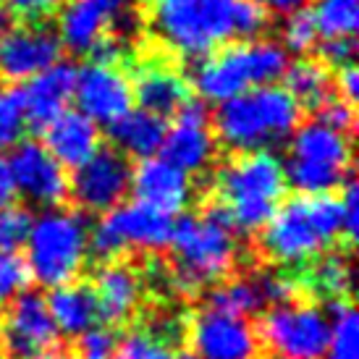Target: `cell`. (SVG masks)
Masks as SVG:
<instances>
[{
    "label": "cell",
    "mask_w": 359,
    "mask_h": 359,
    "mask_svg": "<svg viewBox=\"0 0 359 359\" xmlns=\"http://www.w3.org/2000/svg\"><path fill=\"white\" fill-rule=\"evenodd\" d=\"M259 341L273 359H323L330 341V315L318 304H270L259 320Z\"/></svg>",
    "instance_id": "obj_10"
},
{
    "label": "cell",
    "mask_w": 359,
    "mask_h": 359,
    "mask_svg": "<svg viewBox=\"0 0 359 359\" xmlns=\"http://www.w3.org/2000/svg\"><path fill=\"white\" fill-rule=\"evenodd\" d=\"M131 0H63L58 13V40L74 55L92 50L129 19Z\"/></svg>",
    "instance_id": "obj_11"
},
{
    "label": "cell",
    "mask_w": 359,
    "mask_h": 359,
    "mask_svg": "<svg viewBox=\"0 0 359 359\" xmlns=\"http://www.w3.org/2000/svg\"><path fill=\"white\" fill-rule=\"evenodd\" d=\"M339 97H344L346 102H357V95H359V74H357V66L349 63V66H341L339 69Z\"/></svg>",
    "instance_id": "obj_42"
},
{
    "label": "cell",
    "mask_w": 359,
    "mask_h": 359,
    "mask_svg": "<svg viewBox=\"0 0 359 359\" xmlns=\"http://www.w3.org/2000/svg\"><path fill=\"white\" fill-rule=\"evenodd\" d=\"M318 45V29H315V21H312V13L304 8L294 11L286 16V24H283V50L286 53H297V55H304L312 48Z\"/></svg>",
    "instance_id": "obj_34"
},
{
    "label": "cell",
    "mask_w": 359,
    "mask_h": 359,
    "mask_svg": "<svg viewBox=\"0 0 359 359\" xmlns=\"http://www.w3.org/2000/svg\"><path fill=\"white\" fill-rule=\"evenodd\" d=\"M176 359H202V357H197L194 351H184V354H179Z\"/></svg>",
    "instance_id": "obj_47"
},
{
    "label": "cell",
    "mask_w": 359,
    "mask_h": 359,
    "mask_svg": "<svg viewBox=\"0 0 359 359\" xmlns=\"http://www.w3.org/2000/svg\"><path fill=\"white\" fill-rule=\"evenodd\" d=\"M312 21L323 40H354L359 27V0H315Z\"/></svg>",
    "instance_id": "obj_29"
},
{
    "label": "cell",
    "mask_w": 359,
    "mask_h": 359,
    "mask_svg": "<svg viewBox=\"0 0 359 359\" xmlns=\"http://www.w3.org/2000/svg\"><path fill=\"white\" fill-rule=\"evenodd\" d=\"M95 304H97V320L108 328L123 325L134 318V312L142 302V280L137 270L126 262H102V268L95 276Z\"/></svg>",
    "instance_id": "obj_22"
},
{
    "label": "cell",
    "mask_w": 359,
    "mask_h": 359,
    "mask_svg": "<svg viewBox=\"0 0 359 359\" xmlns=\"http://www.w3.org/2000/svg\"><path fill=\"white\" fill-rule=\"evenodd\" d=\"M173 236V218L144 202L116 205L102 212L90 231V252L100 262H113L131 250L163 252Z\"/></svg>",
    "instance_id": "obj_9"
},
{
    "label": "cell",
    "mask_w": 359,
    "mask_h": 359,
    "mask_svg": "<svg viewBox=\"0 0 359 359\" xmlns=\"http://www.w3.org/2000/svg\"><path fill=\"white\" fill-rule=\"evenodd\" d=\"M289 66V53L273 40H239L229 42L210 53L191 71V84L205 102H220L241 92L276 84Z\"/></svg>",
    "instance_id": "obj_6"
},
{
    "label": "cell",
    "mask_w": 359,
    "mask_h": 359,
    "mask_svg": "<svg viewBox=\"0 0 359 359\" xmlns=\"http://www.w3.org/2000/svg\"><path fill=\"white\" fill-rule=\"evenodd\" d=\"M29 229L32 215L27 208H16V205L0 208V250L16 252L19 247H24Z\"/></svg>",
    "instance_id": "obj_35"
},
{
    "label": "cell",
    "mask_w": 359,
    "mask_h": 359,
    "mask_svg": "<svg viewBox=\"0 0 359 359\" xmlns=\"http://www.w3.org/2000/svg\"><path fill=\"white\" fill-rule=\"evenodd\" d=\"M60 3L63 0H3V8L8 11L11 16H16V19L40 24V21H45L60 8Z\"/></svg>",
    "instance_id": "obj_40"
},
{
    "label": "cell",
    "mask_w": 359,
    "mask_h": 359,
    "mask_svg": "<svg viewBox=\"0 0 359 359\" xmlns=\"http://www.w3.org/2000/svg\"><path fill=\"white\" fill-rule=\"evenodd\" d=\"M131 90L140 108L150 110L160 118L176 116L191 100V84L170 63H163V60L140 63L131 79Z\"/></svg>",
    "instance_id": "obj_21"
},
{
    "label": "cell",
    "mask_w": 359,
    "mask_h": 359,
    "mask_svg": "<svg viewBox=\"0 0 359 359\" xmlns=\"http://www.w3.org/2000/svg\"><path fill=\"white\" fill-rule=\"evenodd\" d=\"M259 291L265 304H283V302H294L302 291V280L291 276L289 270H276V273H265L257 276Z\"/></svg>",
    "instance_id": "obj_36"
},
{
    "label": "cell",
    "mask_w": 359,
    "mask_h": 359,
    "mask_svg": "<svg viewBox=\"0 0 359 359\" xmlns=\"http://www.w3.org/2000/svg\"><path fill=\"white\" fill-rule=\"evenodd\" d=\"M48 309L53 315V323L58 328L60 336L69 339H79L84 330L97 325V304H95V294L90 286L84 283H63L55 286L53 294L48 297Z\"/></svg>",
    "instance_id": "obj_25"
},
{
    "label": "cell",
    "mask_w": 359,
    "mask_h": 359,
    "mask_svg": "<svg viewBox=\"0 0 359 359\" xmlns=\"http://www.w3.org/2000/svg\"><path fill=\"white\" fill-rule=\"evenodd\" d=\"M131 187V165L116 147H100L87 163L74 168L69 194L84 212H108L123 202Z\"/></svg>",
    "instance_id": "obj_13"
},
{
    "label": "cell",
    "mask_w": 359,
    "mask_h": 359,
    "mask_svg": "<svg viewBox=\"0 0 359 359\" xmlns=\"http://www.w3.org/2000/svg\"><path fill=\"white\" fill-rule=\"evenodd\" d=\"M191 351L202 359H257L259 336L250 318L226 315L212 307L197 312L189 323Z\"/></svg>",
    "instance_id": "obj_15"
},
{
    "label": "cell",
    "mask_w": 359,
    "mask_h": 359,
    "mask_svg": "<svg viewBox=\"0 0 359 359\" xmlns=\"http://www.w3.org/2000/svg\"><path fill=\"white\" fill-rule=\"evenodd\" d=\"M34 359H76V357H74V354H69V351L50 349V351H45V354H40V357H34Z\"/></svg>",
    "instance_id": "obj_46"
},
{
    "label": "cell",
    "mask_w": 359,
    "mask_h": 359,
    "mask_svg": "<svg viewBox=\"0 0 359 359\" xmlns=\"http://www.w3.org/2000/svg\"><path fill=\"white\" fill-rule=\"evenodd\" d=\"M170 118L173 121H170V126H165V137H163V147H160L163 158L179 165L181 170H187L189 176L208 170L210 163L215 160L218 140L210 126L205 105L189 100Z\"/></svg>",
    "instance_id": "obj_17"
},
{
    "label": "cell",
    "mask_w": 359,
    "mask_h": 359,
    "mask_svg": "<svg viewBox=\"0 0 359 359\" xmlns=\"http://www.w3.org/2000/svg\"><path fill=\"white\" fill-rule=\"evenodd\" d=\"M60 333L53 323L48 302L40 294L24 291L8 304L0 323V349L11 359H34L55 349Z\"/></svg>",
    "instance_id": "obj_12"
},
{
    "label": "cell",
    "mask_w": 359,
    "mask_h": 359,
    "mask_svg": "<svg viewBox=\"0 0 359 359\" xmlns=\"http://www.w3.org/2000/svg\"><path fill=\"white\" fill-rule=\"evenodd\" d=\"M325 126L330 129L341 131V134H346L351 137V131H354V105L346 102L344 97H328V100L320 105V118Z\"/></svg>",
    "instance_id": "obj_39"
},
{
    "label": "cell",
    "mask_w": 359,
    "mask_h": 359,
    "mask_svg": "<svg viewBox=\"0 0 359 359\" xmlns=\"http://www.w3.org/2000/svg\"><path fill=\"white\" fill-rule=\"evenodd\" d=\"M63 45L58 32L42 24L11 29L0 48V74L11 81H27L60 60Z\"/></svg>",
    "instance_id": "obj_18"
},
{
    "label": "cell",
    "mask_w": 359,
    "mask_h": 359,
    "mask_svg": "<svg viewBox=\"0 0 359 359\" xmlns=\"http://www.w3.org/2000/svg\"><path fill=\"white\" fill-rule=\"evenodd\" d=\"M113 354L118 359H176L168 341L160 339L158 333H152L150 328L126 333L116 344Z\"/></svg>",
    "instance_id": "obj_31"
},
{
    "label": "cell",
    "mask_w": 359,
    "mask_h": 359,
    "mask_svg": "<svg viewBox=\"0 0 359 359\" xmlns=\"http://www.w3.org/2000/svg\"><path fill=\"white\" fill-rule=\"evenodd\" d=\"M27 265L34 280L55 289L74 283L87 265L90 226L79 210L50 208L40 218H32L27 236Z\"/></svg>",
    "instance_id": "obj_7"
},
{
    "label": "cell",
    "mask_w": 359,
    "mask_h": 359,
    "mask_svg": "<svg viewBox=\"0 0 359 359\" xmlns=\"http://www.w3.org/2000/svg\"><path fill=\"white\" fill-rule=\"evenodd\" d=\"M330 341L323 359H359V318L349 299L330 302Z\"/></svg>",
    "instance_id": "obj_30"
},
{
    "label": "cell",
    "mask_w": 359,
    "mask_h": 359,
    "mask_svg": "<svg viewBox=\"0 0 359 359\" xmlns=\"http://www.w3.org/2000/svg\"><path fill=\"white\" fill-rule=\"evenodd\" d=\"M302 286L315 291L325 299H346L351 291V265L339 252H325L318 259L309 262Z\"/></svg>",
    "instance_id": "obj_27"
},
{
    "label": "cell",
    "mask_w": 359,
    "mask_h": 359,
    "mask_svg": "<svg viewBox=\"0 0 359 359\" xmlns=\"http://www.w3.org/2000/svg\"><path fill=\"white\" fill-rule=\"evenodd\" d=\"M259 247L283 268L309 265L344 236L341 205L333 194H299L276 208L262 226Z\"/></svg>",
    "instance_id": "obj_3"
},
{
    "label": "cell",
    "mask_w": 359,
    "mask_h": 359,
    "mask_svg": "<svg viewBox=\"0 0 359 359\" xmlns=\"http://www.w3.org/2000/svg\"><path fill=\"white\" fill-rule=\"evenodd\" d=\"M8 165L16 191L32 205L58 208L69 197V173L40 142H16Z\"/></svg>",
    "instance_id": "obj_16"
},
{
    "label": "cell",
    "mask_w": 359,
    "mask_h": 359,
    "mask_svg": "<svg viewBox=\"0 0 359 359\" xmlns=\"http://www.w3.org/2000/svg\"><path fill=\"white\" fill-rule=\"evenodd\" d=\"M24 129H27V121H24L19 87L0 84V150H8L16 142H21Z\"/></svg>",
    "instance_id": "obj_33"
},
{
    "label": "cell",
    "mask_w": 359,
    "mask_h": 359,
    "mask_svg": "<svg viewBox=\"0 0 359 359\" xmlns=\"http://www.w3.org/2000/svg\"><path fill=\"white\" fill-rule=\"evenodd\" d=\"M302 121V105L283 87L262 84L220 102L212 131L233 152H257L286 142Z\"/></svg>",
    "instance_id": "obj_4"
},
{
    "label": "cell",
    "mask_w": 359,
    "mask_h": 359,
    "mask_svg": "<svg viewBox=\"0 0 359 359\" xmlns=\"http://www.w3.org/2000/svg\"><path fill=\"white\" fill-rule=\"evenodd\" d=\"M116 333L108 325H92L79 336V357L76 359H110L116 351Z\"/></svg>",
    "instance_id": "obj_37"
},
{
    "label": "cell",
    "mask_w": 359,
    "mask_h": 359,
    "mask_svg": "<svg viewBox=\"0 0 359 359\" xmlns=\"http://www.w3.org/2000/svg\"><path fill=\"white\" fill-rule=\"evenodd\" d=\"M339 205H341V233H344L346 241L354 247L357 231H359V194H357V184L351 181V176L344 181V187H341Z\"/></svg>",
    "instance_id": "obj_38"
},
{
    "label": "cell",
    "mask_w": 359,
    "mask_h": 359,
    "mask_svg": "<svg viewBox=\"0 0 359 359\" xmlns=\"http://www.w3.org/2000/svg\"><path fill=\"white\" fill-rule=\"evenodd\" d=\"M165 118H160L150 110L131 108L123 113L118 121H113L108 126L110 142L121 155H131V158H152L158 155L163 147V137H165Z\"/></svg>",
    "instance_id": "obj_24"
},
{
    "label": "cell",
    "mask_w": 359,
    "mask_h": 359,
    "mask_svg": "<svg viewBox=\"0 0 359 359\" xmlns=\"http://www.w3.org/2000/svg\"><path fill=\"white\" fill-rule=\"evenodd\" d=\"M131 191L137 202H144L150 208L179 215L191 202V179L187 170L173 165L165 158H142L137 168H131Z\"/></svg>",
    "instance_id": "obj_19"
},
{
    "label": "cell",
    "mask_w": 359,
    "mask_h": 359,
    "mask_svg": "<svg viewBox=\"0 0 359 359\" xmlns=\"http://www.w3.org/2000/svg\"><path fill=\"white\" fill-rule=\"evenodd\" d=\"M255 6H259L262 11H270V13H280V16H289L294 11L304 8L307 0H252Z\"/></svg>",
    "instance_id": "obj_44"
},
{
    "label": "cell",
    "mask_w": 359,
    "mask_h": 359,
    "mask_svg": "<svg viewBox=\"0 0 359 359\" xmlns=\"http://www.w3.org/2000/svg\"><path fill=\"white\" fill-rule=\"evenodd\" d=\"M283 79H286L283 90L289 92L302 108L318 110L328 97H333L330 66H325L323 60L299 58L297 63H289L283 71Z\"/></svg>",
    "instance_id": "obj_26"
},
{
    "label": "cell",
    "mask_w": 359,
    "mask_h": 359,
    "mask_svg": "<svg viewBox=\"0 0 359 359\" xmlns=\"http://www.w3.org/2000/svg\"><path fill=\"white\" fill-rule=\"evenodd\" d=\"M74 97L81 113L97 126H110L134 105L129 74L121 69V63L105 60H90L84 69L76 71Z\"/></svg>",
    "instance_id": "obj_14"
},
{
    "label": "cell",
    "mask_w": 359,
    "mask_h": 359,
    "mask_svg": "<svg viewBox=\"0 0 359 359\" xmlns=\"http://www.w3.org/2000/svg\"><path fill=\"white\" fill-rule=\"evenodd\" d=\"M8 32H11V13L0 6V48H3V40H6Z\"/></svg>",
    "instance_id": "obj_45"
},
{
    "label": "cell",
    "mask_w": 359,
    "mask_h": 359,
    "mask_svg": "<svg viewBox=\"0 0 359 359\" xmlns=\"http://www.w3.org/2000/svg\"><path fill=\"white\" fill-rule=\"evenodd\" d=\"M45 147L63 168H79L81 163L100 150V126L87 118L81 110H63L58 118L48 123Z\"/></svg>",
    "instance_id": "obj_23"
},
{
    "label": "cell",
    "mask_w": 359,
    "mask_h": 359,
    "mask_svg": "<svg viewBox=\"0 0 359 359\" xmlns=\"http://www.w3.org/2000/svg\"><path fill=\"white\" fill-rule=\"evenodd\" d=\"M74 79H76V69L71 63L58 60L50 69L27 79L24 87H19L24 121L29 129L45 131L53 118H58L69 108L74 97Z\"/></svg>",
    "instance_id": "obj_20"
},
{
    "label": "cell",
    "mask_w": 359,
    "mask_h": 359,
    "mask_svg": "<svg viewBox=\"0 0 359 359\" xmlns=\"http://www.w3.org/2000/svg\"><path fill=\"white\" fill-rule=\"evenodd\" d=\"M283 163L268 150L239 152L215 176V205L239 233H257L286 194Z\"/></svg>",
    "instance_id": "obj_5"
},
{
    "label": "cell",
    "mask_w": 359,
    "mask_h": 359,
    "mask_svg": "<svg viewBox=\"0 0 359 359\" xmlns=\"http://www.w3.org/2000/svg\"><path fill=\"white\" fill-rule=\"evenodd\" d=\"M29 265L19 252L0 250V309L29 289Z\"/></svg>",
    "instance_id": "obj_32"
},
{
    "label": "cell",
    "mask_w": 359,
    "mask_h": 359,
    "mask_svg": "<svg viewBox=\"0 0 359 359\" xmlns=\"http://www.w3.org/2000/svg\"><path fill=\"white\" fill-rule=\"evenodd\" d=\"M150 24L168 50L200 60L231 40L259 37L268 11L252 0H150Z\"/></svg>",
    "instance_id": "obj_1"
},
{
    "label": "cell",
    "mask_w": 359,
    "mask_h": 359,
    "mask_svg": "<svg viewBox=\"0 0 359 359\" xmlns=\"http://www.w3.org/2000/svg\"><path fill=\"white\" fill-rule=\"evenodd\" d=\"M286 184L299 194H330L351 173V140L323 121H309L289 137Z\"/></svg>",
    "instance_id": "obj_8"
},
{
    "label": "cell",
    "mask_w": 359,
    "mask_h": 359,
    "mask_svg": "<svg viewBox=\"0 0 359 359\" xmlns=\"http://www.w3.org/2000/svg\"><path fill=\"white\" fill-rule=\"evenodd\" d=\"M354 53H357V42L354 40H325L323 48H320V55H323V63L325 66H349L354 63Z\"/></svg>",
    "instance_id": "obj_41"
},
{
    "label": "cell",
    "mask_w": 359,
    "mask_h": 359,
    "mask_svg": "<svg viewBox=\"0 0 359 359\" xmlns=\"http://www.w3.org/2000/svg\"><path fill=\"white\" fill-rule=\"evenodd\" d=\"M168 247L173 250L170 283L184 297H194L226 280L239 259L236 233L218 205L173 223Z\"/></svg>",
    "instance_id": "obj_2"
},
{
    "label": "cell",
    "mask_w": 359,
    "mask_h": 359,
    "mask_svg": "<svg viewBox=\"0 0 359 359\" xmlns=\"http://www.w3.org/2000/svg\"><path fill=\"white\" fill-rule=\"evenodd\" d=\"M257 359H259V357H257ZM270 359H273V357H270Z\"/></svg>",
    "instance_id": "obj_48"
},
{
    "label": "cell",
    "mask_w": 359,
    "mask_h": 359,
    "mask_svg": "<svg viewBox=\"0 0 359 359\" xmlns=\"http://www.w3.org/2000/svg\"><path fill=\"white\" fill-rule=\"evenodd\" d=\"M16 194H19V191H16L13 176H11L8 158H3V152H0V208H6V205H13Z\"/></svg>",
    "instance_id": "obj_43"
},
{
    "label": "cell",
    "mask_w": 359,
    "mask_h": 359,
    "mask_svg": "<svg viewBox=\"0 0 359 359\" xmlns=\"http://www.w3.org/2000/svg\"><path fill=\"white\" fill-rule=\"evenodd\" d=\"M208 307L226 315H236V318H250L265 307V299H262L257 278H231L220 280L210 289Z\"/></svg>",
    "instance_id": "obj_28"
}]
</instances>
